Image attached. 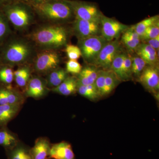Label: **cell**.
I'll use <instances>...</instances> for the list:
<instances>
[{"label":"cell","instance_id":"obj_1","mask_svg":"<svg viewBox=\"0 0 159 159\" xmlns=\"http://www.w3.org/2000/svg\"><path fill=\"white\" fill-rule=\"evenodd\" d=\"M68 32L65 27L50 24L40 26L30 35L34 47L42 50H55L67 45Z\"/></svg>","mask_w":159,"mask_h":159},{"label":"cell","instance_id":"obj_2","mask_svg":"<svg viewBox=\"0 0 159 159\" xmlns=\"http://www.w3.org/2000/svg\"><path fill=\"white\" fill-rule=\"evenodd\" d=\"M33 6L37 14L51 24L68 21L74 17L67 0H49Z\"/></svg>","mask_w":159,"mask_h":159},{"label":"cell","instance_id":"obj_3","mask_svg":"<svg viewBox=\"0 0 159 159\" xmlns=\"http://www.w3.org/2000/svg\"><path fill=\"white\" fill-rule=\"evenodd\" d=\"M35 49L31 41L22 38L14 37L5 48L4 59L11 65H24L34 59Z\"/></svg>","mask_w":159,"mask_h":159},{"label":"cell","instance_id":"obj_4","mask_svg":"<svg viewBox=\"0 0 159 159\" xmlns=\"http://www.w3.org/2000/svg\"><path fill=\"white\" fill-rule=\"evenodd\" d=\"M5 15L15 29L25 31L34 21V15L29 6L21 3H14L6 6Z\"/></svg>","mask_w":159,"mask_h":159},{"label":"cell","instance_id":"obj_5","mask_svg":"<svg viewBox=\"0 0 159 159\" xmlns=\"http://www.w3.org/2000/svg\"><path fill=\"white\" fill-rule=\"evenodd\" d=\"M107 42L102 35H95L78 40V47L84 60L93 66L100 51Z\"/></svg>","mask_w":159,"mask_h":159},{"label":"cell","instance_id":"obj_6","mask_svg":"<svg viewBox=\"0 0 159 159\" xmlns=\"http://www.w3.org/2000/svg\"><path fill=\"white\" fill-rule=\"evenodd\" d=\"M67 2L75 18L100 23L103 14L95 3L76 0H67Z\"/></svg>","mask_w":159,"mask_h":159},{"label":"cell","instance_id":"obj_7","mask_svg":"<svg viewBox=\"0 0 159 159\" xmlns=\"http://www.w3.org/2000/svg\"><path fill=\"white\" fill-rule=\"evenodd\" d=\"M34 58V70L40 74H49L57 69L61 60L55 50H42Z\"/></svg>","mask_w":159,"mask_h":159},{"label":"cell","instance_id":"obj_8","mask_svg":"<svg viewBox=\"0 0 159 159\" xmlns=\"http://www.w3.org/2000/svg\"><path fill=\"white\" fill-rule=\"evenodd\" d=\"M121 51V43L118 39L107 42L100 51L93 66L102 70H110L114 59Z\"/></svg>","mask_w":159,"mask_h":159},{"label":"cell","instance_id":"obj_9","mask_svg":"<svg viewBox=\"0 0 159 159\" xmlns=\"http://www.w3.org/2000/svg\"><path fill=\"white\" fill-rule=\"evenodd\" d=\"M101 35L107 42L117 39L129 27L102 14L100 19Z\"/></svg>","mask_w":159,"mask_h":159},{"label":"cell","instance_id":"obj_10","mask_svg":"<svg viewBox=\"0 0 159 159\" xmlns=\"http://www.w3.org/2000/svg\"><path fill=\"white\" fill-rule=\"evenodd\" d=\"M73 31L78 40L101 34L100 23L75 18Z\"/></svg>","mask_w":159,"mask_h":159},{"label":"cell","instance_id":"obj_11","mask_svg":"<svg viewBox=\"0 0 159 159\" xmlns=\"http://www.w3.org/2000/svg\"><path fill=\"white\" fill-rule=\"evenodd\" d=\"M138 79L139 82L150 93L158 94L159 75L157 66H146Z\"/></svg>","mask_w":159,"mask_h":159},{"label":"cell","instance_id":"obj_12","mask_svg":"<svg viewBox=\"0 0 159 159\" xmlns=\"http://www.w3.org/2000/svg\"><path fill=\"white\" fill-rule=\"evenodd\" d=\"M47 83L40 77L30 78L26 85V95L28 97L38 99L41 98L47 93Z\"/></svg>","mask_w":159,"mask_h":159},{"label":"cell","instance_id":"obj_13","mask_svg":"<svg viewBox=\"0 0 159 159\" xmlns=\"http://www.w3.org/2000/svg\"><path fill=\"white\" fill-rule=\"evenodd\" d=\"M49 158L75 159V155L70 143L61 142L51 145Z\"/></svg>","mask_w":159,"mask_h":159},{"label":"cell","instance_id":"obj_14","mask_svg":"<svg viewBox=\"0 0 159 159\" xmlns=\"http://www.w3.org/2000/svg\"><path fill=\"white\" fill-rule=\"evenodd\" d=\"M134 51L136 55L142 58L147 65L157 66L158 56L157 51L148 44L141 43Z\"/></svg>","mask_w":159,"mask_h":159},{"label":"cell","instance_id":"obj_15","mask_svg":"<svg viewBox=\"0 0 159 159\" xmlns=\"http://www.w3.org/2000/svg\"><path fill=\"white\" fill-rule=\"evenodd\" d=\"M48 140L44 138H40L35 141L34 146L30 150L32 159H48L51 148Z\"/></svg>","mask_w":159,"mask_h":159},{"label":"cell","instance_id":"obj_16","mask_svg":"<svg viewBox=\"0 0 159 159\" xmlns=\"http://www.w3.org/2000/svg\"><path fill=\"white\" fill-rule=\"evenodd\" d=\"M99 71L94 66H87L84 68L78 74L77 84L89 85L95 84Z\"/></svg>","mask_w":159,"mask_h":159},{"label":"cell","instance_id":"obj_17","mask_svg":"<svg viewBox=\"0 0 159 159\" xmlns=\"http://www.w3.org/2000/svg\"><path fill=\"white\" fill-rule=\"evenodd\" d=\"M77 77L68 76L58 86L52 89V91L63 96H68L73 95L77 92Z\"/></svg>","mask_w":159,"mask_h":159},{"label":"cell","instance_id":"obj_18","mask_svg":"<svg viewBox=\"0 0 159 159\" xmlns=\"http://www.w3.org/2000/svg\"><path fill=\"white\" fill-rule=\"evenodd\" d=\"M21 104L0 105V126H5L17 115Z\"/></svg>","mask_w":159,"mask_h":159},{"label":"cell","instance_id":"obj_19","mask_svg":"<svg viewBox=\"0 0 159 159\" xmlns=\"http://www.w3.org/2000/svg\"><path fill=\"white\" fill-rule=\"evenodd\" d=\"M23 98L19 93L8 88L0 89V105L22 104Z\"/></svg>","mask_w":159,"mask_h":159},{"label":"cell","instance_id":"obj_20","mask_svg":"<svg viewBox=\"0 0 159 159\" xmlns=\"http://www.w3.org/2000/svg\"><path fill=\"white\" fill-rule=\"evenodd\" d=\"M68 73L66 70L57 68L49 73L46 81L47 86L53 89L60 85L68 77Z\"/></svg>","mask_w":159,"mask_h":159},{"label":"cell","instance_id":"obj_21","mask_svg":"<svg viewBox=\"0 0 159 159\" xmlns=\"http://www.w3.org/2000/svg\"><path fill=\"white\" fill-rule=\"evenodd\" d=\"M18 140L16 136L3 126L0 129V145L8 149H12L16 146Z\"/></svg>","mask_w":159,"mask_h":159},{"label":"cell","instance_id":"obj_22","mask_svg":"<svg viewBox=\"0 0 159 159\" xmlns=\"http://www.w3.org/2000/svg\"><path fill=\"white\" fill-rule=\"evenodd\" d=\"M120 82L116 75L111 70H106L104 88L102 97L108 96L116 88Z\"/></svg>","mask_w":159,"mask_h":159},{"label":"cell","instance_id":"obj_23","mask_svg":"<svg viewBox=\"0 0 159 159\" xmlns=\"http://www.w3.org/2000/svg\"><path fill=\"white\" fill-rule=\"evenodd\" d=\"M31 77V70L29 67H21L14 72V79L20 87L26 86Z\"/></svg>","mask_w":159,"mask_h":159},{"label":"cell","instance_id":"obj_24","mask_svg":"<svg viewBox=\"0 0 159 159\" xmlns=\"http://www.w3.org/2000/svg\"><path fill=\"white\" fill-rule=\"evenodd\" d=\"M77 92L80 95L91 100H96L100 97L95 84L89 85L77 84Z\"/></svg>","mask_w":159,"mask_h":159},{"label":"cell","instance_id":"obj_25","mask_svg":"<svg viewBox=\"0 0 159 159\" xmlns=\"http://www.w3.org/2000/svg\"><path fill=\"white\" fill-rule=\"evenodd\" d=\"M125 53L120 52L112 63L110 70L115 73L120 81H123V62Z\"/></svg>","mask_w":159,"mask_h":159},{"label":"cell","instance_id":"obj_26","mask_svg":"<svg viewBox=\"0 0 159 159\" xmlns=\"http://www.w3.org/2000/svg\"><path fill=\"white\" fill-rule=\"evenodd\" d=\"M158 21H159V16H154L139 22L133 26L134 29L141 37L147 28Z\"/></svg>","mask_w":159,"mask_h":159},{"label":"cell","instance_id":"obj_27","mask_svg":"<svg viewBox=\"0 0 159 159\" xmlns=\"http://www.w3.org/2000/svg\"><path fill=\"white\" fill-rule=\"evenodd\" d=\"M132 59V74L133 76L139 78L142 71L146 66L144 60L136 55Z\"/></svg>","mask_w":159,"mask_h":159},{"label":"cell","instance_id":"obj_28","mask_svg":"<svg viewBox=\"0 0 159 159\" xmlns=\"http://www.w3.org/2000/svg\"><path fill=\"white\" fill-rule=\"evenodd\" d=\"M9 159H32L30 150L22 146L16 145L11 149Z\"/></svg>","mask_w":159,"mask_h":159},{"label":"cell","instance_id":"obj_29","mask_svg":"<svg viewBox=\"0 0 159 159\" xmlns=\"http://www.w3.org/2000/svg\"><path fill=\"white\" fill-rule=\"evenodd\" d=\"M159 35V21L147 28L141 38V41L145 42L148 40L154 38Z\"/></svg>","mask_w":159,"mask_h":159},{"label":"cell","instance_id":"obj_30","mask_svg":"<svg viewBox=\"0 0 159 159\" xmlns=\"http://www.w3.org/2000/svg\"><path fill=\"white\" fill-rule=\"evenodd\" d=\"M123 81H128L132 77L131 57L125 53L123 62Z\"/></svg>","mask_w":159,"mask_h":159},{"label":"cell","instance_id":"obj_31","mask_svg":"<svg viewBox=\"0 0 159 159\" xmlns=\"http://www.w3.org/2000/svg\"><path fill=\"white\" fill-rule=\"evenodd\" d=\"M14 80V72L12 69L5 67L0 70V81L6 84H11Z\"/></svg>","mask_w":159,"mask_h":159},{"label":"cell","instance_id":"obj_32","mask_svg":"<svg viewBox=\"0 0 159 159\" xmlns=\"http://www.w3.org/2000/svg\"><path fill=\"white\" fill-rule=\"evenodd\" d=\"M66 51L67 57L70 60H77L81 56V51L78 46L74 45H67Z\"/></svg>","mask_w":159,"mask_h":159},{"label":"cell","instance_id":"obj_33","mask_svg":"<svg viewBox=\"0 0 159 159\" xmlns=\"http://www.w3.org/2000/svg\"><path fill=\"white\" fill-rule=\"evenodd\" d=\"M82 69V66L77 60H69L66 64V70L68 73L78 75Z\"/></svg>","mask_w":159,"mask_h":159},{"label":"cell","instance_id":"obj_34","mask_svg":"<svg viewBox=\"0 0 159 159\" xmlns=\"http://www.w3.org/2000/svg\"><path fill=\"white\" fill-rule=\"evenodd\" d=\"M6 16L0 12V39L6 36L9 32V27Z\"/></svg>","mask_w":159,"mask_h":159},{"label":"cell","instance_id":"obj_35","mask_svg":"<svg viewBox=\"0 0 159 159\" xmlns=\"http://www.w3.org/2000/svg\"><path fill=\"white\" fill-rule=\"evenodd\" d=\"M121 41L124 46L127 48L128 50L131 51H134L135 49L141 43L138 42L130 38L125 36L124 34H122Z\"/></svg>","mask_w":159,"mask_h":159},{"label":"cell","instance_id":"obj_36","mask_svg":"<svg viewBox=\"0 0 159 159\" xmlns=\"http://www.w3.org/2000/svg\"><path fill=\"white\" fill-rule=\"evenodd\" d=\"M145 43L148 44L151 47L153 48L156 51H158L159 48V35L152 39L148 40L145 41Z\"/></svg>","mask_w":159,"mask_h":159},{"label":"cell","instance_id":"obj_37","mask_svg":"<svg viewBox=\"0 0 159 159\" xmlns=\"http://www.w3.org/2000/svg\"><path fill=\"white\" fill-rule=\"evenodd\" d=\"M29 1H31L32 5H33V4H39V3L44 2L49 0H29Z\"/></svg>","mask_w":159,"mask_h":159},{"label":"cell","instance_id":"obj_38","mask_svg":"<svg viewBox=\"0 0 159 159\" xmlns=\"http://www.w3.org/2000/svg\"><path fill=\"white\" fill-rule=\"evenodd\" d=\"M6 1H13V2H15V1H19V0H6Z\"/></svg>","mask_w":159,"mask_h":159}]
</instances>
